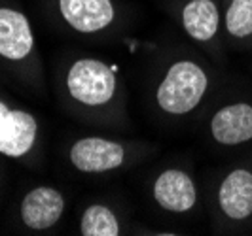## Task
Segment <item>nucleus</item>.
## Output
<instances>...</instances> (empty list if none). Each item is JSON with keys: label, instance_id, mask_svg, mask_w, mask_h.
Masks as SVG:
<instances>
[{"label": "nucleus", "instance_id": "nucleus-1", "mask_svg": "<svg viewBox=\"0 0 252 236\" xmlns=\"http://www.w3.org/2000/svg\"><path fill=\"white\" fill-rule=\"evenodd\" d=\"M209 89V76L195 61H177L163 76L156 99L163 112L186 115L201 104Z\"/></svg>", "mask_w": 252, "mask_h": 236}, {"label": "nucleus", "instance_id": "nucleus-2", "mask_svg": "<svg viewBox=\"0 0 252 236\" xmlns=\"http://www.w3.org/2000/svg\"><path fill=\"white\" fill-rule=\"evenodd\" d=\"M66 89L80 104L102 106L116 93V68L97 59H80L68 70Z\"/></svg>", "mask_w": 252, "mask_h": 236}, {"label": "nucleus", "instance_id": "nucleus-3", "mask_svg": "<svg viewBox=\"0 0 252 236\" xmlns=\"http://www.w3.org/2000/svg\"><path fill=\"white\" fill-rule=\"evenodd\" d=\"M124 161H126L124 146L106 138H82L70 148V162L80 172H88V174L108 172L122 166Z\"/></svg>", "mask_w": 252, "mask_h": 236}, {"label": "nucleus", "instance_id": "nucleus-4", "mask_svg": "<svg viewBox=\"0 0 252 236\" xmlns=\"http://www.w3.org/2000/svg\"><path fill=\"white\" fill-rule=\"evenodd\" d=\"M36 119L21 110H10L0 102V153L8 157H21L34 146Z\"/></svg>", "mask_w": 252, "mask_h": 236}, {"label": "nucleus", "instance_id": "nucleus-5", "mask_svg": "<svg viewBox=\"0 0 252 236\" xmlns=\"http://www.w3.org/2000/svg\"><path fill=\"white\" fill-rule=\"evenodd\" d=\"M211 136L220 146H241L252 140V104L233 102L222 106L211 119Z\"/></svg>", "mask_w": 252, "mask_h": 236}, {"label": "nucleus", "instance_id": "nucleus-6", "mask_svg": "<svg viewBox=\"0 0 252 236\" xmlns=\"http://www.w3.org/2000/svg\"><path fill=\"white\" fill-rule=\"evenodd\" d=\"M218 208L231 221H245L252 215V172L233 168L218 187Z\"/></svg>", "mask_w": 252, "mask_h": 236}, {"label": "nucleus", "instance_id": "nucleus-7", "mask_svg": "<svg viewBox=\"0 0 252 236\" xmlns=\"http://www.w3.org/2000/svg\"><path fill=\"white\" fill-rule=\"evenodd\" d=\"M154 199L163 210L186 213L197 202V187L189 174L171 168L158 176L154 184Z\"/></svg>", "mask_w": 252, "mask_h": 236}, {"label": "nucleus", "instance_id": "nucleus-8", "mask_svg": "<svg viewBox=\"0 0 252 236\" xmlns=\"http://www.w3.org/2000/svg\"><path fill=\"white\" fill-rule=\"evenodd\" d=\"M63 19L78 32L93 34L114 21V6L110 0H59Z\"/></svg>", "mask_w": 252, "mask_h": 236}, {"label": "nucleus", "instance_id": "nucleus-9", "mask_svg": "<svg viewBox=\"0 0 252 236\" xmlns=\"http://www.w3.org/2000/svg\"><path fill=\"white\" fill-rule=\"evenodd\" d=\"M64 211L63 195L53 187H36L27 193L21 204V217L29 229L46 231L61 219Z\"/></svg>", "mask_w": 252, "mask_h": 236}, {"label": "nucleus", "instance_id": "nucleus-10", "mask_svg": "<svg viewBox=\"0 0 252 236\" xmlns=\"http://www.w3.org/2000/svg\"><path fill=\"white\" fill-rule=\"evenodd\" d=\"M32 48L34 38L25 15L12 8H0V55L21 61Z\"/></svg>", "mask_w": 252, "mask_h": 236}, {"label": "nucleus", "instance_id": "nucleus-11", "mask_svg": "<svg viewBox=\"0 0 252 236\" xmlns=\"http://www.w3.org/2000/svg\"><path fill=\"white\" fill-rule=\"evenodd\" d=\"M182 26L195 42H211L220 26V10L215 0H189L182 10Z\"/></svg>", "mask_w": 252, "mask_h": 236}, {"label": "nucleus", "instance_id": "nucleus-12", "mask_svg": "<svg viewBox=\"0 0 252 236\" xmlns=\"http://www.w3.org/2000/svg\"><path fill=\"white\" fill-rule=\"evenodd\" d=\"M80 233L84 236H118L120 235V223L108 206L91 204L86 208L84 215H82Z\"/></svg>", "mask_w": 252, "mask_h": 236}, {"label": "nucleus", "instance_id": "nucleus-13", "mask_svg": "<svg viewBox=\"0 0 252 236\" xmlns=\"http://www.w3.org/2000/svg\"><path fill=\"white\" fill-rule=\"evenodd\" d=\"M224 26L233 38L243 40L252 36V0H229Z\"/></svg>", "mask_w": 252, "mask_h": 236}]
</instances>
